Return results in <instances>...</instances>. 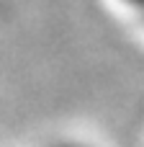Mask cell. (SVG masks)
Here are the masks:
<instances>
[{
  "label": "cell",
  "instance_id": "1",
  "mask_svg": "<svg viewBox=\"0 0 144 147\" xmlns=\"http://www.w3.org/2000/svg\"><path fill=\"white\" fill-rule=\"evenodd\" d=\"M126 3H129L131 8H137V10H142V13H144V0H126Z\"/></svg>",
  "mask_w": 144,
  "mask_h": 147
},
{
  "label": "cell",
  "instance_id": "2",
  "mask_svg": "<svg viewBox=\"0 0 144 147\" xmlns=\"http://www.w3.org/2000/svg\"><path fill=\"white\" fill-rule=\"evenodd\" d=\"M57 147H88V145H80V142H64V145H57Z\"/></svg>",
  "mask_w": 144,
  "mask_h": 147
}]
</instances>
